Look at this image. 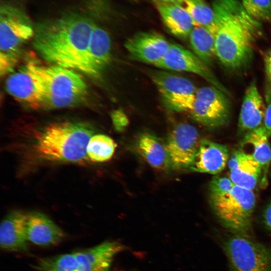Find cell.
Masks as SVG:
<instances>
[{"instance_id": "obj_1", "label": "cell", "mask_w": 271, "mask_h": 271, "mask_svg": "<svg viewBox=\"0 0 271 271\" xmlns=\"http://www.w3.org/2000/svg\"><path fill=\"white\" fill-rule=\"evenodd\" d=\"M94 26L90 20L77 14L40 23L35 30L34 47L53 65L83 72Z\"/></svg>"}, {"instance_id": "obj_2", "label": "cell", "mask_w": 271, "mask_h": 271, "mask_svg": "<svg viewBox=\"0 0 271 271\" xmlns=\"http://www.w3.org/2000/svg\"><path fill=\"white\" fill-rule=\"evenodd\" d=\"M216 57L226 68L240 69L251 60L261 34L260 22L252 18L237 0H213Z\"/></svg>"}, {"instance_id": "obj_3", "label": "cell", "mask_w": 271, "mask_h": 271, "mask_svg": "<svg viewBox=\"0 0 271 271\" xmlns=\"http://www.w3.org/2000/svg\"><path fill=\"white\" fill-rule=\"evenodd\" d=\"M93 133L92 127L85 123H52L38 134L33 148L37 156L45 161L80 163L88 159L87 146Z\"/></svg>"}, {"instance_id": "obj_4", "label": "cell", "mask_w": 271, "mask_h": 271, "mask_svg": "<svg viewBox=\"0 0 271 271\" xmlns=\"http://www.w3.org/2000/svg\"><path fill=\"white\" fill-rule=\"evenodd\" d=\"M43 90V106L61 108L80 101L87 93V85L73 70L53 65L45 66L32 62Z\"/></svg>"}, {"instance_id": "obj_5", "label": "cell", "mask_w": 271, "mask_h": 271, "mask_svg": "<svg viewBox=\"0 0 271 271\" xmlns=\"http://www.w3.org/2000/svg\"><path fill=\"white\" fill-rule=\"evenodd\" d=\"M214 213L232 234L248 236L256 198L253 190L234 185L228 193L210 196Z\"/></svg>"}, {"instance_id": "obj_6", "label": "cell", "mask_w": 271, "mask_h": 271, "mask_svg": "<svg viewBox=\"0 0 271 271\" xmlns=\"http://www.w3.org/2000/svg\"><path fill=\"white\" fill-rule=\"evenodd\" d=\"M0 20V60L16 65L22 46L34 37L35 30L24 12L12 5L1 6Z\"/></svg>"}, {"instance_id": "obj_7", "label": "cell", "mask_w": 271, "mask_h": 271, "mask_svg": "<svg viewBox=\"0 0 271 271\" xmlns=\"http://www.w3.org/2000/svg\"><path fill=\"white\" fill-rule=\"evenodd\" d=\"M223 248L230 271H271V248L249 236L233 234Z\"/></svg>"}, {"instance_id": "obj_8", "label": "cell", "mask_w": 271, "mask_h": 271, "mask_svg": "<svg viewBox=\"0 0 271 271\" xmlns=\"http://www.w3.org/2000/svg\"><path fill=\"white\" fill-rule=\"evenodd\" d=\"M192 118L210 128L226 124L230 118V107L225 94L210 85L197 89L195 100L189 111Z\"/></svg>"}, {"instance_id": "obj_9", "label": "cell", "mask_w": 271, "mask_h": 271, "mask_svg": "<svg viewBox=\"0 0 271 271\" xmlns=\"http://www.w3.org/2000/svg\"><path fill=\"white\" fill-rule=\"evenodd\" d=\"M152 78L162 100L170 110L189 112L197 90L190 80L165 71L155 72Z\"/></svg>"}, {"instance_id": "obj_10", "label": "cell", "mask_w": 271, "mask_h": 271, "mask_svg": "<svg viewBox=\"0 0 271 271\" xmlns=\"http://www.w3.org/2000/svg\"><path fill=\"white\" fill-rule=\"evenodd\" d=\"M116 241H108L95 246L67 253L69 271H109L114 257L125 249Z\"/></svg>"}, {"instance_id": "obj_11", "label": "cell", "mask_w": 271, "mask_h": 271, "mask_svg": "<svg viewBox=\"0 0 271 271\" xmlns=\"http://www.w3.org/2000/svg\"><path fill=\"white\" fill-rule=\"evenodd\" d=\"M155 66L162 69L195 74L225 94L229 93L227 89L213 73L208 65L194 53L179 45L171 43L165 56Z\"/></svg>"}, {"instance_id": "obj_12", "label": "cell", "mask_w": 271, "mask_h": 271, "mask_svg": "<svg viewBox=\"0 0 271 271\" xmlns=\"http://www.w3.org/2000/svg\"><path fill=\"white\" fill-rule=\"evenodd\" d=\"M201 139L193 125L180 123L170 132L165 143L171 167L189 168L199 147Z\"/></svg>"}, {"instance_id": "obj_13", "label": "cell", "mask_w": 271, "mask_h": 271, "mask_svg": "<svg viewBox=\"0 0 271 271\" xmlns=\"http://www.w3.org/2000/svg\"><path fill=\"white\" fill-rule=\"evenodd\" d=\"M7 91L17 100L33 108L43 106V90L32 62H29L6 81Z\"/></svg>"}, {"instance_id": "obj_14", "label": "cell", "mask_w": 271, "mask_h": 271, "mask_svg": "<svg viewBox=\"0 0 271 271\" xmlns=\"http://www.w3.org/2000/svg\"><path fill=\"white\" fill-rule=\"evenodd\" d=\"M170 45L159 34L142 32L128 39L124 47L133 59L155 66L165 56Z\"/></svg>"}, {"instance_id": "obj_15", "label": "cell", "mask_w": 271, "mask_h": 271, "mask_svg": "<svg viewBox=\"0 0 271 271\" xmlns=\"http://www.w3.org/2000/svg\"><path fill=\"white\" fill-rule=\"evenodd\" d=\"M226 146L207 139H201L189 169L199 173L217 175L222 171L229 160Z\"/></svg>"}, {"instance_id": "obj_16", "label": "cell", "mask_w": 271, "mask_h": 271, "mask_svg": "<svg viewBox=\"0 0 271 271\" xmlns=\"http://www.w3.org/2000/svg\"><path fill=\"white\" fill-rule=\"evenodd\" d=\"M111 60V41L107 32L94 24L91 34L85 60L83 73L99 75Z\"/></svg>"}, {"instance_id": "obj_17", "label": "cell", "mask_w": 271, "mask_h": 271, "mask_svg": "<svg viewBox=\"0 0 271 271\" xmlns=\"http://www.w3.org/2000/svg\"><path fill=\"white\" fill-rule=\"evenodd\" d=\"M227 165L229 177L234 185L253 190L260 183L262 174L260 165L241 149L233 152Z\"/></svg>"}, {"instance_id": "obj_18", "label": "cell", "mask_w": 271, "mask_h": 271, "mask_svg": "<svg viewBox=\"0 0 271 271\" xmlns=\"http://www.w3.org/2000/svg\"><path fill=\"white\" fill-rule=\"evenodd\" d=\"M28 214L15 210L9 213L0 226V245L10 251H26L29 242L27 235Z\"/></svg>"}, {"instance_id": "obj_19", "label": "cell", "mask_w": 271, "mask_h": 271, "mask_svg": "<svg viewBox=\"0 0 271 271\" xmlns=\"http://www.w3.org/2000/svg\"><path fill=\"white\" fill-rule=\"evenodd\" d=\"M265 103L255 80H253L245 90L240 110L238 127L241 133H246L262 125Z\"/></svg>"}, {"instance_id": "obj_20", "label": "cell", "mask_w": 271, "mask_h": 271, "mask_svg": "<svg viewBox=\"0 0 271 271\" xmlns=\"http://www.w3.org/2000/svg\"><path fill=\"white\" fill-rule=\"evenodd\" d=\"M269 136L263 126L244 134L241 141V149L251 155L262 169L260 186L264 188L267 184V175L271 164V147Z\"/></svg>"}, {"instance_id": "obj_21", "label": "cell", "mask_w": 271, "mask_h": 271, "mask_svg": "<svg viewBox=\"0 0 271 271\" xmlns=\"http://www.w3.org/2000/svg\"><path fill=\"white\" fill-rule=\"evenodd\" d=\"M27 235L29 242L40 246L56 245L64 237L63 230L46 215L28 214Z\"/></svg>"}, {"instance_id": "obj_22", "label": "cell", "mask_w": 271, "mask_h": 271, "mask_svg": "<svg viewBox=\"0 0 271 271\" xmlns=\"http://www.w3.org/2000/svg\"><path fill=\"white\" fill-rule=\"evenodd\" d=\"M156 6L164 23L172 34L181 39L189 37L194 25L185 9L177 3L157 1Z\"/></svg>"}, {"instance_id": "obj_23", "label": "cell", "mask_w": 271, "mask_h": 271, "mask_svg": "<svg viewBox=\"0 0 271 271\" xmlns=\"http://www.w3.org/2000/svg\"><path fill=\"white\" fill-rule=\"evenodd\" d=\"M138 152L152 167L166 170L171 167L165 143L156 136L144 133L137 141Z\"/></svg>"}, {"instance_id": "obj_24", "label": "cell", "mask_w": 271, "mask_h": 271, "mask_svg": "<svg viewBox=\"0 0 271 271\" xmlns=\"http://www.w3.org/2000/svg\"><path fill=\"white\" fill-rule=\"evenodd\" d=\"M215 34L208 28L194 26L189 36L194 53L208 66L216 57Z\"/></svg>"}, {"instance_id": "obj_25", "label": "cell", "mask_w": 271, "mask_h": 271, "mask_svg": "<svg viewBox=\"0 0 271 271\" xmlns=\"http://www.w3.org/2000/svg\"><path fill=\"white\" fill-rule=\"evenodd\" d=\"M177 4L188 13L194 26L208 28L216 34L213 10L204 0H180Z\"/></svg>"}, {"instance_id": "obj_26", "label": "cell", "mask_w": 271, "mask_h": 271, "mask_svg": "<svg viewBox=\"0 0 271 271\" xmlns=\"http://www.w3.org/2000/svg\"><path fill=\"white\" fill-rule=\"evenodd\" d=\"M116 147V144L109 137L102 134H94L87 146L88 159L97 163L107 161L113 156Z\"/></svg>"}, {"instance_id": "obj_27", "label": "cell", "mask_w": 271, "mask_h": 271, "mask_svg": "<svg viewBox=\"0 0 271 271\" xmlns=\"http://www.w3.org/2000/svg\"><path fill=\"white\" fill-rule=\"evenodd\" d=\"M245 11L259 22L271 23V0H241Z\"/></svg>"}, {"instance_id": "obj_28", "label": "cell", "mask_w": 271, "mask_h": 271, "mask_svg": "<svg viewBox=\"0 0 271 271\" xmlns=\"http://www.w3.org/2000/svg\"><path fill=\"white\" fill-rule=\"evenodd\" d=\"M234 186L230 177L220 174L215 175L209 184L210 196L222 195L230 191Z\"/></svg>"}, {"instance_id": "obj_29", "label": "cell", "mask_w": 271, "mask_h": 271, "mask_svg": "<svg viewBox=\"0 0 271 271\" xmlns=\"http://www.w3.org/2000/svg\"><path fill=\"white\" fill-rule=\"evenodd\" d=\"M265 94V111L262 126L269 137L271 136V84L269 83L266 87Z\"/></svg>"}, {"instance_id": "obj_30", "label": "cell", "mask_w": 271, "mask_h": 271, "mask_svg": "<svg viewBox=\"0 0 271 271\" xmlns=\"http://www.w3.org/2000/svg\"><path fill=\"white\" fill-rule=\"evenodd\" d=\"M112 121L117 130H123L128 124V120L125 115L117 111L113 114Z\"/></svg>"}, {"instance_id": "obj_31", "label": "cell", "mask_w": 271, "mask_h": 271, "mask_svg": "<svg viewBox=\"0 0 271 271\" xmlns=\"http://www.w3.org/2000/svg\"><path fill=\"white\" fill-rule=\"evenodd\" d=\"M263 60L266 75L271 84V48L265 52Z\"/></svg>"}, {"instance_id": "obj_32", "label": "cell", "mask_w": 271, "mask_h": 271, "mask_svg": "<svg viewBox=\"0 0 271 271\" xmlns=\"http://www.w3.org/2000/svg\"><path fill=\"white\" fill-rule=\"evenodd\" d=\"M262 220L266 228L271 232V201L263 212Z\"/></svg>"}, {"instance_id": "obj_33", "label": "cell", "mask_w": 271, "mask_h": 271, "mask_svg": "<svg viewBox=\"0 0 271 271\" xmlns=\"http://www.w3.org/2000/svg\"><path fill=\"white\" fill-rule=\"evenodd\" d=\"M157 1L169 3H178L180 0H156Z\"/></svg>"}, {"instance_id": "obj_34", "label": "cell", "mask_w": 271, "mask_h": 271, "mask_svg": "<svg viewBox=\"0 0 271 271\" xmlns=\"http://www.w3.org/2000/svg\"><path fill=\"white\" fill-rule=\"evenodd\" d=\"M270 176H271V173H270Z\"/></svg>"}]
</instances>
